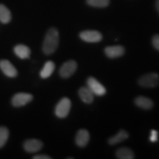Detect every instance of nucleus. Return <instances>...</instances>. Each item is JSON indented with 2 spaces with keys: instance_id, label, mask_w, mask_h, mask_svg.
<instances>
[{
  "instance_id": "f257e3e1",
  "label": "nucleus",
  "mask_w": 159,
  "mask_h": 159,
  "mask_svg": "<svg viewBox=\"0 0 159 159\" xmlns=\"http://www.w3.org/2000/svg\"><path fill=\"white\" fill-rule=\"evenodd\" d=\"M59 44V33L57 29L50 28L45 35L43 43V52L45 55L54 53Z\"/></svg>"
},
{
  "instance_id": "9b49d317",
  "label": "nucleus",
  "mask_w": 159,
  "mask_h": 159,
  "mask_svg": "<svg viewBox=\"0 0 159 159\" xmlns=\"http://www.w3.org/2000/svg\"><path fill=\"white\" fill-rule=\"evenodd\" d=\"M89 139H90V136H89L88 131L84 129H81L77 133L75 142H76L77 146L80 147V148H84L88 144Z\"/></svg>"
},
{
  "instance_id": "a211bd4d",
  "label": "nucleus",
  "mask_w": 159,
  "mask_h": 159,
  "mask_svg": "<svg viewBox=\"0 0 159 159\" xmlns=\"http://www.w3.org/2000/svg\"><path fill=\"white\" fill-rule=\"evenodd\" d=\"M116 156L119 159H134L135 158L133 151L128 148H122L117 150Z\"/></svg>"
},
{
  "instance_id": "0eeeda50",
  "label": "nucleus",
  "mask_w": 159,
  "mask_h": 159,
  "mask_svg": "<svg viewBox=\"0 0 159 159\" xmlns=\"http://www.w3.org/2000/svg\"><path fill=\"white\" fill-rule=\"evenodd\" d=\"M77 64L76 61H69L65 62L62 65V66L60 69L59 73L61 77L63 78H69L71 77L75 71L77 70Z\"/></svg>"
},
{
  "instance_id": "ddd939ff",
  "label": "nucleus",
  "mask_w": 159,
  "mask_h": 159,
  "mask_svg": "<svg viewBox=\"0 0 159 159\" xmlns=\"http://www.w3.org/2000/svg\"><path fill=\"white\" fill-rule=\"evenodd\" d=\"M13 52L17 57L20 59H27L30 56V49L27 46L24 44H17L13 48Z\"/></svg>"
},
{
  "instance_id": "f8f14e48",
  "label": "nucleus",
  "mask_w": 159,
  "mask_h": 159,
  "mask_svg": "<svg viewBox=\"0 0 159 159\" xmlns=\"http://www.w3.org/2000/svg\"><path fill=\"white\" fill-rule=\"evenodd\" d=\"M79 96L80 97V99H82L83 102H84L86 104H90L94 101V94L90 90V89L88 86H84L81 87L79 89Z\"/></svg>"
},
{
  "instance_id": "412c9836",
  "label": "nucleus",
  "mask_w": 159,
  "mask_h": 159,
  "mask_svg": "<svg viewBox=\"0 0 159 159\" xmlns=\"http://www.w3.org/2000/svg\"><path fill=\"white\" fill-rule=\"evenodd\" d=\"M152 43L155 48L159 51V35H154L153 38H152Z\"/></svg>"
},
{
  "instance_id": "aec40b11",
  "label": "nucleus",
  "mask_w": 159,
  "mask_h": 159,
  "mask_svg": "<svg viewBox=\"0 0 159 159\" xmlns=\"http://www.w3.org/2000/svg\"><path fill=\"white\" fill-rule=\"evenodd\" d=\"M88 5L94 7H105L110 3V0H86Z\"/></svg>"
},
{
  "instance_id": "f03ea898",
  "label": "nucleus",
  "mask_w": 159,
  "mask_h": 159,
  "mask_svg": "<svg viewBox=\"0 0 159 159\" xmlns=\"http://www.w3.org/2000/svg\"><path fill=\"white\" fill-rule=\"evenodd\" d=\"M71 101L67 97H63L59 101L55 107V114L58 118L63 119L68 116L71 109Z\"/></svg>"
},
{
  "instance_id": "9d476101",
  "label": "nucleus",
  "mask_w": 159,
  "mask_h": 159,
  "mask_svg": "<svg viewBox=\"0 0 159 159\" xmlns=\"http://www.w3.org/2000/svg\"><path fill=\"white\" fill-rule=\"evenodd\" d=\"M105 53L110 58H116L125 54V48L122 46H111L105 49Z\"/></svg>"
},
{
  "instance_id": "6ab92c4d",
  "label": "nucleus",
  "mask_w": 159,
  "mask_h": 159,
  "mask_svg": "<svg viewBox=\"0 0 159 159\" xmlns=\"http://www.w3.org/2000/svg\"><path fill=\"white\" fill-rule=\"evenodd\" d=\"M9 137V130L5 127H0V148L5 146Z\"/></svg>"
},
{
  "instance_id": "5701e85b",
  "label": "nucleus",
  "mask_w": 159,
  "mask_h": 159,
  "mask_svg": "<svg viewBox=\"0 0 159 159\" xmlns=\"http://www.w3.org/2000/svg\"><path fill=\"white\" fill-rule=\"evenodd\" d=\"M33 159H51L50 156H47V155H37L33 158Z\"/></svg>"
},
{
  "instance_id": "1a4fd4ad",
  "label": "nucleus",
  "mask_w": 159,
  "mask_h": 159,
  "mask_svg": "<svg viewBox=\"0 0 159 159\" xmlns=\"http://www.w3.org/2000/svg\"><path fill=\"white\" fill-rule=\"evenodd\" d=\"M24 149L26 152H30V153H33V152H39L43 148V142L39 139H31L25 141L24 143Z\"/></svg>"
},
{
  "instance_id": "4468645a",
  "label": "nucleus",
  "mask_w": 159,
  "mask_h": 159,
  "mask_svg": "<svg viewBox=\"0 0 159 159\" xmlns=\"http://www.w3.org/2000/svg\"><path fill=\"white\" fill-rule=\"evenodd\" d=\"M135 103L139 108L144 110H150L153 107V102L146 97H138L135 99Z\"/></svg>"
},
{
  "instance_id": "39448f33",
  "label": "nucleus",
  "mask_w": 159,
  "mask_h": 159,
  "mask_svg": "<svg viewBox=\"0 0 159 159\" xmlns=\"http://www.w3.org/2000/svg\"><path fill=\"white\" fill-rule=\"evenodd\" d=\"M80 38L87 43H97L102 39V35L96 30H85L80 33Z\"/></svg>"
},
{
  "instance_id": "2eb2a0df",
  "label": "nucleus",
  "mask_w": 159,
  "mask_h": 159,
  "mask_svg": "<svg viewBox=\"0 0 159 159\" xmlns=\"http://www.w3.org/2000/svg\"><path fill=\"white\" fill-rule=\"evenodd\" d=\"M55 65L52 61H47L45 63L44 66H43V69H41V72H40V76L41 78L43 79H47L53 73V71H55Z\"/></svg>"
},
{
  "instance_id": "4be33fe9",
  "label": "nucleus",
  "mask_w": 159,
  "mask_h": 159,
  "mask_svg": "<svg viewBox=\"0 0 159 159\" xmlns=\"http://www.w3.org/2000/svg\"><path fill=\"white\" fill-rule=\"evenodd\" d=\"M150 142H156L158 140V132L156 130H152L151 131V134L150 137Z\"/></svg>"
},
{
  "instance_id": "20e7f679",
  "label": "nucleus",
  "mask_w": 159,
  "mask_h": 159,
  "mask_svg": "<svg viewBox=\"0 0 159 159\" xmlns=\"http://www.w3.org/2000/svg\"><path fill=\"white\" fill-rule=\"evenodd\" d=\"M33 95L28 93H24L20 92L16 94L12 98V105L16 108H19V107L25 106L29 102H30L33 100Z\"/></svg>"
},
{
  "instance_id": "7ed1b4c3",
  "label": "nucleus",
  "mask_w": 159,
  "mask_h": 159,
  "mask_svg": "<svg viewBox=\"0 0 159 159\" xmlns=\"http://www.w3.org/2000/svg\"><path fill=\"white\" fill-rule=\"evenodd\" d=\"M139 84L145 88H154L159 84V75L157 73H150L143 75L139 80Z\"/></svg>"
},
{
  "instance_id": "423d86ee",
  "label": "nucleus",
  "mask_w": 159,
  "mask_h": 159,
  "mask_svg": "<svg viewBox=\"0 0 159 159\" xmlns=\"http://www.w3.org/2000/svg\"><path fill=\"white\" fill-rule=\"evenodd\" d=\"M87 85L94 94L97 96H103L106 93L105 87L94 77H89L87 80Z\"/></svg>"
},
{
  "instance_id": "b1692460",
  "label": "nucleus",
  "mask_w": 159,
  "mask_h": 159,
  "mask_svg": "<svg viewBox=\"0 0 159 159\" xmlns=\"http://www.w3.org/2000/svg\"><path fill=\"white\" fill-rule=\"evenodd\" d=\"M156 9L158 12L159 13V0H156Z\"/></svg>"
},
{
  "instance_id": "6e6552de",
  "label": "nucleus",
  "mask_w": 159,
  "mask_h": 159,
  "mask_svg": "<svg viewBox=\"0 0 159 159\" xmlns=\"http://www.w3.org/2000/svg\"><path fill=\"white\" fill-rule=\"evenodd\" d=\"M0 69H1L5 76L11 77V78H14L18 75L16 69L7 60H2V61H0Z\"/></svg>"
},
{
  "instance_id": "dca6fc26",
  "label": "nucleus",
  "mask_w": 159,
  "mask_h": 159,
  "mask_svg": "<svg viewBox=\"0 0 159 159\" xmlns=\"http://www.w3.org/2000/svg\"><path fill=\"white\" fill-rule=\"evenodd\" d=\"M128 138V134L127 131L125 130H120L119 131L118 134L115 135V136L111 137L108 140V143L110 145H115L121 143L124 141L126 140Z\"/></svg>"
},
{
  "instance_id": "f3484780",
  "label": "nucleus",
  "mask_w": 159,
  "mask_h": 159,
  "mask_svg": "<svg viewBox=\"0 0 159 159\" xmlns=\"http://www.w3.org/2000/svg\"><path fill=\"white\" fill-rule=\"evenodd\" d=\"M11 19L12 15L10 10L5 5L0 4V21L2 24H7Z\"/></svg>"
}]
</instances>
